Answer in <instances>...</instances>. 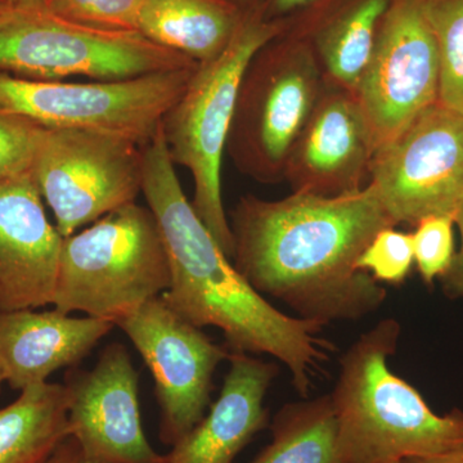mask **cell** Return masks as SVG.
Instances as JSON below:
<instances>
[{
  "mask_svg": "<svg viewBox=\"0 0 463 463\" xmlns=\"http://www.w3.org/2000/svg\"><path fill=\"white\" fill-rule=\"evenodd\" d=\"M232 263L260 295L300 318L358 321L385 303L386 289L355 264L380 231L397 227L373 184L336 197L245 194L231 213Z\"/></svg>",
  "mask_w": 463,
  "mask_h": 463,
  "instance_id": "cell-1",
  "label": "cell"
},
{
  "mask_svg": "<svg viewBox=\"0 0 463 463\" xmlns=\"http://www.w3.org/2000/svg\"><path fill=\"white\" fill-rule=\"evenodd\" d=\"M142 194L165 242L170 286L161 298L167 306L196 327L223 332L232 352L282 362L307 398L334 350L318 337L325 325L285 315L241 276L183 192L161 125L143 146Z\"/></svg>",
  "mask_w": 463,
  "mask_h": 463,
  "instance_id": "cell-2",
  "label": "cell"
},
{
  "mask_svg": "<svg viewBox=\"0 0 463 463\" xmlns=\"http://www.w3.org/2000/svg\"><path fill=\"white\" fill-rule=\"evenodd\" d=\"M401 334L397 319H383L341 356L330 397L345 463L403 462L463 446V411L435 413L389 367Z\"/></svg>",
  "mask_w": 463,
  "mask_h": 463,
  "instance_id": "cell-3",
  "label": "cell"
},
{
  "mask_svg": "<svg viewBox=\"0 0 463 463\" xmlns=\"http://www.w3.org/2000/svg\"><path fill=\"white\" fill-rule=\"evenodd\" d=\"M283 33V24L264 17L263 5L245 9L233 39L221 56L200 63L181 99L161 121L174 165L194 181V206L228 259L233 236L222 199V163L227 148L241 79L263 45Z\"/></svg>",
  "mask_w": 463,
  "mask_h": 463,
  "instance_id": "cell-4",
  "label": "cell"
},
{
  "mask_svg": "<svg viewBox=\"0 0 463 463\" xmlns=\"http://www.w3.org/2000/svg\"><path fill=\"white\" fill-rule=\"evenodd\" d=\"M169 286L156 216L148 206L132 203L62 240L52 307L116 325Z\"/></svg>",
  "mask_w": 463,
  "mask_h": 463,
  "instance_id": "cell-5",
  "label": "cell"
},
{
  "mask_svg": "<svg viewBox=\"0 0 463 463\" xmlns=\"http://www.w3.org/2000/svg\"><path fill=\"white\" fill-rule=\"evenodd\" d=\"M322 85L306 39L281 33L254 54L241 79L225 148L243 175L263 184L285 182L289 152Z\"/></svg>",
  "mask_w": 463,
  "mask_h": 463,
  "instance_id": "cell-6",
  "label": "cell"
},
{
  "mask_svg": "<svg viewBox=\"0 0 463 463\" xmlns=\"http://www.w3.org/2000/svg\"><path fill=\"white\" fill-rule=\"evenodd\" d=\"M138 32L80 25L45 8L0 7V72L32 80H125L196 66Z\"/></svg>",
  "mask_w": 463,
  "mask_h": 463,
  "instance_id": "cell-7",
  "label": "cell"
},
{
  "mask_svg": "<svg viewBox=\"0 0 463 463\" xmlns=\"http://www.w3.org/2000/svg\"><path fill=\"white\" fill-rule=\"evenodd\" d=\"M199 65L88 83L32 80L0 72V109L47 129L97 130L145 146Z\"/></svg>",
  "mask_w": 463,
  "mask_h": 463,
  "instance_id": "cell-8",
  "label": "cell"
},
{
  "mask_svg": "<svg viewBox=\"0 0 463 463\" xmlns=\"http://www.w3.org/2000/svg\"><path fill=\"white\" fill-rule=\"evenodd\" d=\"M32 173L65 239L136 203L142 192L143 146L118 134L44 128Z\"/></svg>",
  "mask_w": 463,
  "mask_h": 463,
  "instance_id": "cell-9",
  "label": "cell"
},
{
  "mask_svg": "<svg viewBox=\"0 0 463 463\" xmlns=\"http://www.w3.org/2000/svg\"><path fill=\"white\" fill-rule=\"evenodd\" d=\"M371 184L395 225L455 219L463 203V114L435 103L374 152Z\"/></svg>",
  "mask_w": 463,
  "mask_h": 463,
  "instance_id": "cell-10",
  "label": "cell"
},
{
  "mask_svg": "<svg viewBox=\"0 0 463 463\" xmlns=\"http://www.w3.org/2000/svg\"><path fill=\"white\" fill-rule=\"evenodd\" d=\"M440 56L426 0H390L355 90L374 152L439 102Z\"/></svg>",
  "mask_w": 463,
  "mask_h": 463,
  "instance_id": "cell-11",
  "label": "cell"
},
{
  "mask_svg": "<svg viewBox=\"0 0 463 463\" xmlns=\"http://www.w3.org/2000/svg\"><path fill=\"white\" fill-rule=\"evenodd\" d=\"M115 327L129 337L147 364L160 407L158 438L167 447L175 446L205 417L212 405L213 376L230 358V349L182 318L161 297Z\"/></svg>",
  "mask_w": 463,
  "mask_h": 463,
  "instance_id": "cell-12",
  "label": "cell"
},
{
  "mask_svg": "<svg viewBox=\"0 0 463 463\" xmlns=\"http://www.w3.org/2000/svg\"><path fill=\"white\" fill-rule=\"evenodd\" d=\"M138 373L127 347L109 344L91 370L66 374L70 437L100 463H160L142 428Z\"/></svg>",
  "mask_w": 463,
  "mask_h": 463,
  "instance_id": "cell-13",
  "label": "cell"
},
{
  "mask_svg": "<svg viewBox=\"0 0 463 463\" xmlns=\"http://www.w3.org/2000/svg\"><path fill=\"white\" fill-rule=\"evenodd\" d=\"M373 136L354 91L323 79L312 114L292 146L285 182L294 194L336 197L364 188Z\"/></svg>",
  "mask_w": 463,
  "mask_h": 463,
  "instance_id": "cell-14",
  "label": "cell"
},
{
  "mask_svg": "<svg viewBox=\"0 0 463 463\" xmlns=\"http://www.w3.org/2000/svg\"><path fill=\"white\" fill-rule=\"evenodd\" d=\"M62 240L33 173L0 182V312L52 306Z\"/></svg>",
  "mask_w": 463,
  "mask_h": 463,
  "instance_id": "cell-15",
  "label": "cell"
},
{
  "mask_svg": "<svg viewBox=\"0 0 463 463\" xmlns=\"http://www.w3.org/2000/svg\"><path fill=\"white\" fill-rule=\"evenodd\" d=\"M230 371L209 412L160 463H232L269 426L264 399L279 370L246 353L231 352Z\"/></svg>",
  "mask_w": 463,
  "mask_h": 463,
  "instance_id": "cell-16",
  "label": "cell"
},
{
  "mask_svg": "<svg viewBox=\"0 0 463 463\" xmlns=\"http://www.w3.org/2000/svg\"><path fill=\"white\" fill-rule=\"evenodd\" d=\"M114 327L105 319L79 318L54 307L0 312V367L5 383L17 392L48 383L61 368L80 364Z\"/></svg>",
  "mask_w": 463,
  "mask_h": 463,
  "instance_id": "cell-17",
  "label": "cell"
},
{
  "mask_svg": "<svg viewBox=\"0 0 463 463\" xmlns=\"http://www.w3.org/2000/svg\"><path fill=\"white\" fill-rule=\"evenodd\" d=\"M389 2L319 0L283 23L282 33L309 42L323 79L355 93Z\"/></svg>",
  "mask_w": 463,
  "mask_h": 463,
  "instance_id": "cell-18",
  "label": "cell"
},
{
  "mask_svg": "<svg viewBox=\"0 0 463 463\" xmlns=\"http://www.w3.org/2000/svg\"><path fill=\"white\" fill-rule=\"evenodd\" d=\"M245 9L232 0H143L137 32L194 62L221 56Z\"/></svg>",
  "mask_w": 463,
  "mask_h": 463,
  "instance_id": "cell-19",
  "label": "cell"
},
{
  "mask_svg": "<svg viewBox=\"0 0 463 463\" xmlns=\"http://www.w3.org/2000/svg\"><path fill=\"white\" fill-rule=\"evenodd\" d=\"M69 390L44 383L0 408V463H47L70 437Z\"/></svg>",
  "mask_w": 463,
  "mask_h": 463,
  "instance_id": "cell-20",
  "label": "cell"
},
{
  "mask_svg": "<svg viewBox=\"0 0 463 463\" xmlns=\"http://www.w3.org/2000/svg\"><path fill=\"white\" fill-rule=\"evenodd\" d=\"M270 429L272 441L251 463H345L330 394L283 405Z\"/></svg>",
  "mask_w": 463,
  "mask_h": 463,
  "instance_id": "cell-21",
  "label": "cell"
},
{
  "mask_svg": "<svg viewBox=\"0 0 463 463\" xmlns=\"http://www.w3.org/2000/svg\"><path fill=\"white\" fill-rule=\"evenodd\" d=\"M440 56L439 103L463 114V0H426Z\"/></svg>",
  "mask_w": 463,
  "mask_h": 463,
  "instance_id": "cell-22",
  "label": "cell"
},
{
  "mask_svg": "<svg viewBox=\"0 0 463 463\" xmlns=\"http://www.w3.org/2000/svg\"><path fill=\"white\" fill-rule=\"evenodd\" d=\"M414 264L412 233L380 231L356 260V269L371 274L377 282L402 285Z\"/></svg>",
  "mask_w": 463,
  "mask_h": 463,
  "instance_id": "cell-23",
  "label": "cell"
},
{
  "mask_svg": "<svg viewBox=\"0 0 463 463\" xmlns=\"http://www.w3.org/2000/svg\"><path fill=\"white\" fill-rule=\"evenodd\" d=\"M143 0H47L45 9L80 25L137 32Z\"/></svg>",
  "mask_w": 463,
  "mask_h": 463,
  "instance_id": "cell-24",
  "label": "cell"
},
{
  "mask_svg": "<svg viewBox=\"0 0 463 463\" xmlns=\"http://www.w3.org/2000/svg\"><path fill=\"white\" fill-rule=\"evenodd\" d=\"M412 233L414 264L428 286L434 285L452 264L456 254L455 219L430 216L422 219Z\"/></svg>",
  "mask_w": 463,
  "mask_h": 463,
  "instance_id": "cell-25",
  "label": "cell"
},
{
  "mask_svg": "<svg viewBox=\"0 0 463 463\" xmlns=\"http://www.w3.org/2000/svg\"><path fill=\"white\" fill-rule=\"evenodd\" d=\"M44 128L0 109V182L33 172Z\"/></svg>",
  "mask_w": 463,
  "mask_h": 463,
  "instance_id": "cell-26",
  "label": "cell"
},
{
  "mask_svg": "<svg viewBox=\"0 0 463 463\" xmlns=\"http://www.w3.org/2000/svg\"><path fill=\"white\" fill-rule=\"evenodd\" d=\"M455 225L459 231L458 250H456L452 264L449 265L446 273L439 279L443 294L450 300L463 298V203L455 216Z\"/></svg>",
  "mask_w": 463,
  "mask_h": 463,
  "instance_id": "cell-27",
  "label": "cell"
},
{
  "mask_svg": "<svg viewBox=\"0 0 463 463\" xmlns=\"http://www.w3.org/2000/svg\"><path fill=\"white\" fill-rule=\"evenodd\" d=\"M318 2L319 0H264L261 5L267 20L286 23Z\"/></svg>",
  "mask_w": 463,
  "mask_h": 463,
  "instance_id": "cell-28",
  "label": "cell"
},
{
  "mask_svg": "<svg viewBox=\"0 0 463 463\" xmlns=\"http://www.w3.org/2000/svg\"><path fill=\"white\" fill-rule=\"evenodd\" d=\"M47 463H100L96 459L90 458L85 455L84 450L79 446L74 438H66L53 455L48 459Z\"/></svg>",
  "mask_w": 463,
  "mask_h": 463,
  "instance_id": "cell-29",
  "label": "cell"
},
{
  "mask_svg": "<svg viewBox=\"0 0 463 463\" xmlns=\"http://www.w3.org/2000/svg\"><path fill=\"white\" fill-rule=\"evenodd\" d=\"M403 463H463V446L441 455L405 459Z\"/></svg>",
  "mask_w": 463,
  "mask_h": 463,
  "instance_id": "cell-30",
  "label": "cell"
},
{
  "mask_svg": "<svg viewBox=\"0 0 463 463\" xmlns=\"http://www.w3.org/2000/svg\"><path fill=\"white\" fill-rule=\"evenodd\" d=\"M47 0H8L9 5L21 8H45Z\"/></svg>",
  "mask_w": 463,
  "mask_h": 463,
  "instance_id": "cell-31",
  "label": "cell"
},
{
  "mask_svg": "<svg viewBox=\"0 0 463 463\" xmlns=\"http://www.w3.org/2000/svg\"><path fill=\"white\" fill-rule=\"evenodd\" d=\"M232 2L236 3L240 8L249 9L257 7L259 5H263L264 0H232Z\"/></svg>",
  "mask_w": 463,
  "mask_h": 463,
  "instance_id": "cell-32",
  "label": "cell"
},
{
  "mask_svg": "<svg viewBox=\"0 0 463 463\" xmlns=\"http://www.w3.org/2000/svg\"><path fill=\"white\" fill-rule=\"evenodd\" d=\"M5 383V373H3L2 367H0V390H2V385Z\"/></svg>",
  "mask_w": 463,
  "mask_h": 463,
  "instance_id": "cell-33",
  "label": "cell"
},
{
  "mask_svg": "<svg viewBox=\"0 0 463 463\" xmlns=\"http://www.w3.org/2000/svg\"><path fill=\"white\" fill-rule=\"evenodd\" d=\"M8 5V0H0V7H3V5Z\"/></svg>",
  "mask_w": 463,
  "mask_h": 463,
  "instance_id": "cell-34",
  "label": "cell"
},
{
  "mask_svg": "<svg viewBox=\"0 0 463 463\" xmlns=\"http://www.w3.org/2000/svg\"><path fill=\"white\" fill-rule=\"evenodd\" d=\"M392 463H403V462H392Z\"/></svg>",
  "mask_w": 463,
  "mask_h": 463,
  "instance_id": "cell-35",
  "label": "cell"
}]
</instances>
